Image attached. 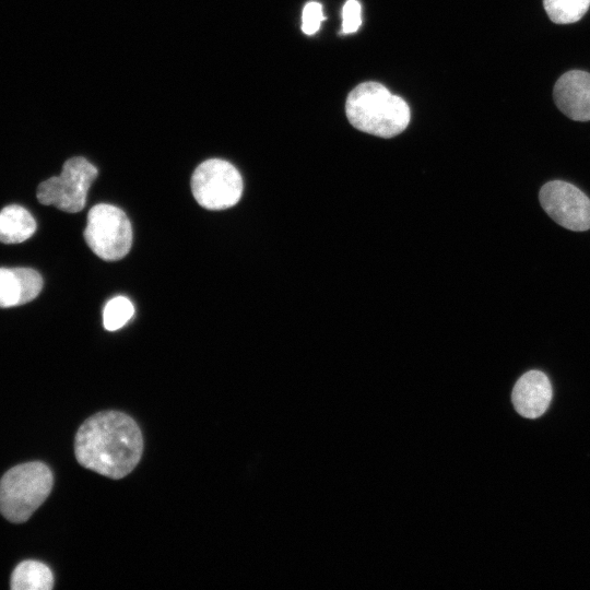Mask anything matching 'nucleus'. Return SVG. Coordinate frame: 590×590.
I'll return each mask as SVG.
<instances>
[{
    "label": "nucleus",
    "mask_w": 590,
    "mask_h": 590,
    "mask_svg": "<svg viewBox=\"0 0 590 590\" xmlns=\"http://www.w3.org/2000/svg\"><path fill=\"white\" fill-rule=\"evenodd\" d=\"M143 439L137 423L118 411L99 412L78 429L74 453L78 462L110 479H121L138 464Z\"/></svg>",
    "instance_id": "obj_1"
},
{
    "label": "nucleus",
    "mask_w": 590,
    "mask_h": 590,
    "mask_svg": "<svg viewBox=\"0 0 590 590\" xmlns=\"http://www.w3.org/2000/svg\"><path fill=\"white\" fill-rule=\"evenodd\" d=\"M345 113L354 128L380 138L404 131L411 117L405 101L378 82H364L352 90Z\"/></svg>",
    "instance_id": "obj_2"
},
{
    "label": "nucleus",
    "mask_w": 590,
    "mask_h": 590,
    "mask_svg": "<svg viewBox=\"0 0 590 590\" xmlns=\"http://www.w3.org/2000/svg\"><path fill=\"white\" fill-rule=\"evenodd\" d=\"M52 484V472L44 462L9 469L0 479L1 515L13 523L25 522L49 496Z\"/></svg>",
    "instance_id": "obj_3"
},
{
    "label": "nucleus",
    "mask_w": 590,
    "mask_h": 590,
    "mask_svg": "<svg viewBox=\"0 0 590 590\" xmlns=\"http://www.w3.org/2000/svg\"><path fill=\"white\" fill-rule=\"evenodd\" d=\"M84 239L103 260L123 258L132 244V227L126 213L111 204H96L87 214Z\"/></svg>",
    "instance_id": "obj_4"
},
{
    "label": "nucleus",
    "mask_w": 590,
    "mask_h": 590,
    "mask_svg": "<svg viewBox=\"0 0 590 590\" xmlns=\"http://www.w3.org/2000/svg\"><path fill=\"white\" fill-rule=\"evenodd\" d=\"M97 168L82 156L64 162L61 174L39 184L37 199L45 205L76 213L86 202L87 191L97 177Z\"/></svg>",
    "instance_id": "obj_5"
},
{
    "label": "nucleus",
    "mask_w": 590,
    "mask_h": 590,
    "mask_svg": "<svg viewBox=\"0 0 590 590\" xmlns=\"http://www.w3.org/2000/svg\"><path fill=\"white\" fill-rule=\"evenodd\" d=\"M196 201L208 210H224L235 205L243 192V179L231 163L211 158L202 162L191 177Z\"/></svg>",
    "instance_id": "obj_6"
},
{
    "label": "nucleus",
    "mask_w": 590,
    "mask_h": 590,
    "mask_svg": "<svg viewBox=\"0 0 590 590\" xmlns=\"http://www.w3.org/2000/svg\"><path fill=\"white\" fill-rule=\"evenodd\" d=\"M540 202L546 214L560 226L576 231L590 228V199L576 186L553 180L542 186Z\"/></svg>",
    "instance_id": "obj_7"
},
{
    "label": "nucleus",
    "mask_w": 590,
    "mask_h": 590,
    "mask_svg": "<svg viewBox=\"0 0 590 590\" xmlns=\"http://www.w3.org/2000/svg\"><path fill=\"white\" fill-rule=\"evenodd\" d=\"M558 109L576 121L590 120V73L571 70L555 83L553 92Z\"/></svg>",
    "instance_id": "obj_8"
},
{
    "label": "nucleus",
    "mask_w": 590,
    "mask_h": 590,
    "mask_svg": "<svg viewBox=\"0 0 590 590\" xmlns=\"http://www.w3.org/2000/svg\"><path fill=\"white\" fill-rule=\"evenodd\" d=\"M553 389L547 376L540 370L524 373L515 384L511 401L523 417L536 418L548 408Z\"/></svg>",
    "instance_id": "obj_9"
},
{
    "label": "nucleus",
    "mask_w": 590,
    "mask_h": 590,
    "mask_svg": "<svg viewBox=\"0 0 590 590\" xmlns=\"http://www.w3.org/2000/svg\"><path fill=\"white\" fill-rule=\"evenodd\" d=\"M43 278L31 268H0V308L26 304L40 293Z\"/></svg>",
    "instance_id": "obj_10"
},
{
    "label": "nucleus",
    "mask_w": 590,
    "mask_h": 590,
    "mask_svg": "<svg viewBox=\"0 0 590 590\" xmlns=\"http://www.w3.org/2000/svg\"><path fill=\"white\" fill-rule=\"evenodd\" d=\"M36 229L32 214L23 206L11 204L0 211V241L19 244L28 239Z\"/></svg>",
    "instance_id": "obj_11"
},
{
    "label": "nucleus",
    "mask_w": 590,
    "mask_h": 590,
    "mask_svg": "<svg viewBox=\"0 0 590 590\" xmlns=\"http://www.w3.org/2000/svg\"><path fill=\"white\" fill-rule=\"evenodd\" d=\"M52 587L54 576L50 568L38 560H23L11 574L12 590H50Z\"/></svg>",
    "instance_id": "obj_12"
},
{
    "label": "nucleus",
    "mask_w": 590,
    "mask_h": 590,
    "mask_svg": "<svg viewBox=\"0 0 590 590\" xmlns=\"http://www.w3.org/2000/svg\"><path fill=\"white\" fill-rule=\"evenodd\" d=\"M550 20L556 24L579 21L590 7V0H543Z\"/></svg>",
    "instance_id": "obj_13"
},
{
    "label": "nucleus",
    "mask_w": 590,
    "mask_h": 590,
    "mask_svg": "<svg viewBox=\"0 0 590 590\" xmlns=\"http://www.w3.org/2000/svg\"><path fill=\"white\" fill-rule=\"evenodd\" d=\"M133 314L134 307L132 303L123 296H117L110 299L104 308V327L108 331H116L123 327Z\"/></svg>",
    "instance_id": "obj_14"
},
{
    "label": "nucleus",
    "mask_w": 590,
    "mask_h": 590,
    "mask_svg": "<svg viewBox=\"0 0 590 590\" xmlns=\"http://www.w3.org/2000/svg\"><path fill=\"white\" fill-rule=\"evenodd\" d=\"M323 20L321 4L315 1L308 2L302 13V31L307 35H312L320 28Z\"/></svg>",
    "instance_id": "obj_15"
},
{
    "label": "nucleus",
    "mask_w": 590,
    "mask_h": 590,
    "mask_svg": "<svg viewBox=\"0 0 590 590\" xmlns=\"http://www.w3.org/2000/svg\"><path fill=\"white\" fill-rule=\"evenodd\" d=\"M361 4L357 0H347L342 10V33L350 34L358 30L362 24Z\"/></svg>",
    "instance_id": "obj_16"
}]
</instances>
